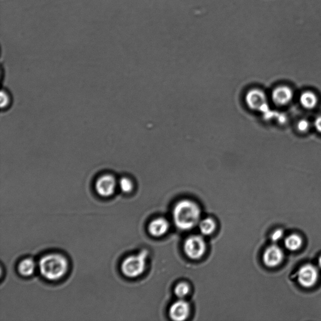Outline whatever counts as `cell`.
Instances as JSON below:
<instances>
[{
  "label": "cell",
  "mask_w": 321,
  "mask_h": 321,
  "mask_svg": "<svg viewBox=\"0 0 321 321\" xmlns=\"http://www.w3.org/2000/svg\"><path fill=\"white\" fill-rule=\"evenodd\" d=\"M174 224L181 230H189L199 224L201 210L199 205L190 200L177 203L173 212Z\"/></svg>",
  "instance_id": "obj_1"
},
{
  "label": "cell",
  "mask_w": 321,
  "mask_h": 321,
  "mask_svg": "<svg viewBox=\"0 0 321 321\" xmlns=\"http://www.w3.org/2000/svg\"><path fill=\"white\" fill-rule=\"evenodd\" d=\"M40 272L49 281H57L65 276L69 269V263L65 256L58 253H51L43 256L39 261Z\"/></svg>",
  "instance_id": "obj_2"
},
{
  "label": "cell",
  "mask_w": 321,
  "mask_h": 321,
  "mask_svg": "<svg viewBox=\"0 0 321 321\" xmlns=\"http://www.w3.org/2000/svg\"><path fill=\"white\" fill-rule=\"evenodd\" d=\"M148 251L143 250L137 255L128 256L121 264V271L125 277L136 278L143 274L146 265Z\"/></svg>",
  "instance_id": "obj_3"
},
{
  "label": "cell",
  "mask_w": 321,
  "mask_h": 321,
  "mask_svg": "<svg viewBox=\"0 0 321 321\" xmlns=\"http://www.w3.org/2000/svg\"><path fill=\"white\" fill-rule=\"evenodd\" d=\"M206 243L200 235H192L184 244V252L189 258L197 260L202 258L206 251Z\"/></svg>",
  "instance_id": "obj_4"
},
{
  "label": "cell",
  "mask_w": 321,
  "mask_h": 321,
  "mask_svg": "<svg viewBox=\"0 0 321 321\" xmlns=\"http://www.w3.org/2000/svg\"><path fill=\"white\" fill-rule=\"evenodd\" d=\"M319 279V271L312 264L302 266L297 272V281L304 288H310L315 286Z\"/></svg>",
  "instance_id": "obj_5"
},
{
  "label": "cell",
  "mask_w": 321,
  "mask_h": 321,
  "mask_svg": "<svg viewBox=\"0 0 321 321\" xmlns=\"http://www.w3.org/2000/svg\"><path fill=\"white\" fill-rule=\"evenodd\" d=\"M116 187V181L110 174L99 177L96 183L97 194L102 197H109L114 194Z\"/></svg>",
  "instance_id": "obj_6"
},
{
  "label": "cell",
  "mask_w": 321,
  "mask_h": 321,
  "mask_svg": "<svg viewBox=\"0 0 321 321\" xmlns=\"http://www.w3.org/2000/svg\"><path fill=\"white\" fill-rule=\"evenodd\" d=\"M284 253L279 246H269L263 254V262L268 268H276L283 261Z\"/></svg>",
  "instance_id": "obj_7"
},
{
  "label": "cell",
  "mask_w": 321,
  "mask_h": 321,
  "mask_svg": "<svg viewBox=\"0 0 321 321\" xmlns=\"http://www.w3.org/2000/svg\"><path fill=\"white\" fill-rule=\"evenodd\" d=\"M190 314L188 303L183 300H179L172 304L169 309V315L172 319L176 321L184 320Z\"/></svg>",
  "instance_id": "obj_8"
},
{
  "label": "cell",
  "mask_w": 321,
  "mask_h": 321,
  "mask_svg": "<svg viewBox=\"0 0 321 321\" xmlns=\"http://www.w3.org/2000/svg\"><path fill=\"white\" fill-rule=\"evenodd\" d=\"M272 99L277 105L285 106L292 101L293 92L287 86H279L272 92Z\"/></svg>",
  "instance_id": "obj_9"
},
{
  "label": "cell",
  "mask_w": 321,
  "mask_h": 321,
  "mask_svg": "<svg viewBox=\"0 0 321 321\" xmlns=\"http://www.w3.org/2000/svg\"><path fill=\"white\" fill-rule=\"evenodd\" d=\"M169 225L168 221L163 218L154 220L150 223L148 231L153 237H160L168 232Z\"/></svg>",
  "instance_id": "obj_10"
},
{
  "label": "cell",
  "mask_w": 321,
  "mask_h": 321,
  "mask_svg": "<svg viewBox=\"0 0 321 321\" xmlns=\"http://www.w3.org/2000/svg\"><path fill=\"white\" fill-rule=\"evenodd\" d=\"M249 102L252 107L261 110L264 113L269 110L268 104H267L266 94L263 91L255 90L249 95Z\"/></svg>",
  "instance_id": "obj_11"
},
{
  "label": "cell",
  "mask_w": 321,
  "mask_h": 321,
  "mask_svg": "<svg viewBox=\"0 0 321 321\" xmlns=\"http://www.w3.org/2000/svg\"><path fill=\"white\" fill-rule=\"evenodd\" d=\"M300 103L307 109H312L317 104V96L310 91L303 92L299 98Z\"/></svg>",
  "instance_id": "obj_12"
},
{
  "label": "cell",
  "mask_w": 321,
  "mask_h": 321,
  "mask_svg": "<svg viewBox=\"0 0 321 321\" xmlns=\"http://www.w3.org/2000/svg\"><path fill=\"white\" fill-rule=\"evenodd\" d=\"M36 265L34 261L32 259H26L22 261L18 267V271L22 276H32L35 271Z\"/></svg>",
  "instance_id": "obj_13"
},
{
  "label": "cell",
  "mask_w": 321,
  "mask_h": 321,
  "mask_svg": "<svg viewBox=\"0 0 321 321\" xmlns=\"http://www.w3.org/2000/svg\"><path fill=\"white\" fill-rule=\"evenodd\" d=\"M285 246L290 251H295L299 250L302 245V239L299 235L293 234L289 235L284 241Z\"/></svg>",
  "instance_id": "obj_14"
},
{
  "label": "cell",
  "mask_w": 321,
  "mask_h": 321,
  "mask_svg": "<svg viewBox=\"0 0 321 321\" xmlns=\"http://www.w3.org/2000/svg\"><path fill=\"white\" fill-rule=\"evenodd\" d=\"M199 228L202 234L209 235L212 234L215 230V222L212 218H205V219L200 221Z\"/></svg>",
  "instance_id": "obj_15"
},
{
  "label": "cell",
  "mask_w": 321,
  "mask_h": 321,
  "mask_svg": "<svg viewBox=\"0 0 321 321\" xmlns=\"http://www.w3.org/2000/svg\"><path fill=\"white\" fill-rule=\"evenodd\" d=\"M190 291L189 285L185 282H181L179 283L174 289V293L179 298H183L188 294Z\"/></svg>",
  "instance_id": "obj_16"
},
{
  "label": "cell",
  "mask_w": 321,
  "mask_h": 321,
  "mask_svg": "<svg viewBox=\"0 0 321 321\" xmlns=\"http://www.w3.org/2000/svg\"><path fill=\"white\" fill-rule=\"evenodd\" d=\"M119 186L120 189L124 194H129V192H132L133 187H134L132 181L125 177L120 179Z\"/></svg>",
  "instance_id": "obj_17"
},
{
  "label": "cell",
  "mask_w": 321,
  "mask_h": 321,
  "mask_svg": "<svg viewBox=\"0 0 321 321\" xmlns=\"http://www.w3.org/2000/svg\"><path fill=\"white\" fill-rule=\"evenodd\" d=\"M309 122L306 119H301L297 124V129L300 132H306L309 130Z\"/></svg>",
  "instance_id": "obj_18"
},
{
  "label": "cell",
  "mask_w": 321,
  "mask_h": 321,
  "mask_svg": "<svg viewBox=\"0 0 321 321\" xmlns=\"http://www.w3.org/2000/svg\"><path fill=\"white\" fill-rule=\"evenodd\" d=\"M284 232L283 230L278 229L272 233L271 235V240L274 242H277L282 239V238L284 237Z\"/></svg>",
  "instance_id": "obj_19"
},
{
  "label": "cell",
  "mask_w": 321,
  "mask_h": 321,
  "mask_svg": "<svg viewBox=\"0 0 321 321\" xmlns=\"http://www.w3.org/2000/svg\"><path fill=\"white\" fill-rule=\"evenodd\" d=\"M9 102V96H7V94L4 91H2L1 92V107L2 108L6 107Z\"/></svg>",
  "instance_id": "obj_20"
},
{
  "label": "cell",
  "mask_w": 321,
  "mask_h": 321,
  "mask_svg": "<svg viewBox=\"0 0 321 321\" xmlns=\"http://www.w3.org/2000/svg\"><path fill=\"white\" fill-rule=\"evenodd\" d=\"M314 127L318 132L321 133V115H319L315 120Z\"/></svg>",
  "instance_id": "obj_21"
},
{
  "label": "cell",
  "mask_w": 321,
  "mask_h": 321,
  "mask_svg": "<svg viewBox=\"0 0 321 321\" xmlns=\"http://www.w3.org/2000/svg\"><path fill=\"white\" fill-rule=\"evenodd\" d=\"M276 118L281 124H284V123L286 122L287 120L286 115L284 114H280V113H278Z\"/></svg>",
  "instance_id": "obj_22"
},
{
  "label": "cell",
  "mask_w": 321,
  "mask_h": 321,
  "mask_svg": "<svg viewBox=\"0 0 321 321\" xmlns=\"http://www.w3.org/2000/svg\"><path fill=\"white\" fill-rule=\"evenodd\" d=\"M318 266H319V268L321 269V256L319 258V260H318Z\"/></svg>",
  "instance_id": "obj_23"
}]
</instances>
